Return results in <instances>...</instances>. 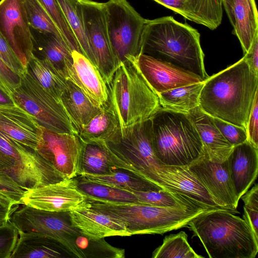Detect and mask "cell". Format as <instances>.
Instances as JSON below:
<instances>
[{
  "label": "cell",
  "instance_id": "obj_1",
  "mask_svg": "<svg viewBox=\"0 0 258 258\" xmlns=\"http://www.w3.org/2000/svg\"><path fill=\"white\" fill-rule=\"evenodd\" d=\"M257 94L258 74L250 68L243 56L205 81L199 107L213 118L246 129Z\"/></svg>",
  "mask_w": 258,
  "mask_h": 258
},
{
  "label": "cell",
  "instance_id": "obj_2",
  "mask_svg": "<svg viewBox=\"0 0 258 258\" xmlns=\"http://www.w3.org/2000/svg\"><path fill=\"white\" fill-rule=\"evenodd\" d=\"M142 54L169 62L205 80L209 77L205 69L200 34L172 16L146 19L142 37Z\"/></svg>",
  "mask_w": 258,
  "mask_h": 258
},
{
  "label": "cell",
  "instance_id": "obj_3",
  "mask_svg": "<svg viewBox=\"0 0 258 258\" xmlns=\"http://www.w3.org/2000/svg\"><path fill=\"white\" fill-rule=\"evenodd\" d=\"M226 209H216L193 219L188 224L210 258H254L257 238L246 221Z\"/></svg>",
  "mask_w": 258,
  "mask_h": 258
},
{
  "label": "cell",
  "instance_id": "obj_4",
  "mask_svg": "<svg viewBox=\"0 0 258 258\" xmlns=\"http://www.w3.org/2000/svg\"><path fill=\"white\" fill-rule=\"evenodd\" d=\"M91 207L122 222L131 234H162L187 227L191 220L215 210L204 206H153L141 204L112 203L87 198Z\"/></svg>",
  "mask_w": 258,
  "mask_h": 258
},
{
  "label": "cell",
  "instance_id": "obj_5",
  "mask_svg": "<svg viewBox=\"0 0 258 258\" xmlns=\"http://www.w3.org/2000/svg\"><path fill=\"white\" fill-rule=\"evenodd\" d=\"M151 119L153 148L160 165L188 167L204 156L202 141L187 114L161 107Z\"/></svg>",
  "mask_w": 258,
  "mask_h": 258
},
{
  "label": "cell",
  "instance_id": "obj_6",
  "mask_svg": "<svg viewBox=\"0 0 258 258\" xmlns=\"http://www.w3.org/2000/svg\"><path fill=\"white\" fill-rule=\"evenodd\" d=\"M107 86L120 130L150 119L161 107L157 94L130 61L120 63Z\"/></svg>",
  "mask_w": 258,
  "mask_h": 258
},
{
  "label": "cell",
  "instance_id": "obj_7",
  "mask_svg": "<svg viewBox=\"0 0 258 258\" xmlns=\"http://www.w3.org/2000/svg\"><path fill=\"white\" fill-rule=\"evenodd\" d=\"M104 144L115 167L128 170L149 181L160 166L153 148L151 118L120 129L111 142Z\"/></svg>",
  "mask_w": 258,
  "mask_h": 258
},
{
  "label": "cell",
  "instance_id": "obj_8",
  "mask_svg": "<svg viewBox=\"0 0 258 258\" xmlns=\"http://www.w3.org/2000/svg\"><path fill=\"white\" fill-rule=\"evenodd\" d=\"M12 98L16 105L32 115L42 127L78 135L61 103L40 85L28 69Z\"/></svg>",
  "mask_w": 258,
  "mask_h": 258
},
{
  "label": "cell",
  "instance_id": "obj_9",
  "mask_svg": "<svg viewBox=\"0 0 258 258\" xmlns=\"http://www.w3.org/2000/svg\"><path fill=\"white\" fill-rule=\"evenodd\" d=\"M109 37L120 63L142 54V37L146 19L126 1L105 3Z\"/></svg>",
  "mask_w": 258,
  "mask_h": 258
},
{
  "label": "cell",
  "instance_id": "obj_10",
  "mask_svg": "<svg viewBox=\"0 0 258 258\" xmlns=\"http://www.w3.org/2000/svg\"><path fill=\"white\" fill-rule=\"evenodd\" d=\"M78 8L95 66L108 85L119 64L109 37L105 3L78 0Z\"/></svg>",
  "mask_w": 258,
  "mask_h": 258
},
{
  "label": "cell",
  "instance_id": "obj_11",
  "mask_svg": "<svg viewBox=\"0 0 258 258\" xmlns=\"http://www.w3.org/2000/svg\"><path fill=\"white\" fill-rule=\"evenodd\" d=\"M0 150L13 161V165L6 172L25 190L65 179L36 150L1 131Z\"/></svg>",
  "mask_w": 258,
  "mask_h": 258
},
{
  "label": "cell",
  "instance_id": "obj_12",
  "mask_svg": "<svg viewBox=\"0 0 258 258\" xmlns=\"http://www.w3.org/2000/svg\"><path fill=\"white\" fill-rule=\"evenodd\" d=\"M23 205L10 218L18 231L34 232L52 238L74 257L70 240L79 231L72 225L69 212H50Z\"/></svg>",
  "mask_w": 258,
  "mask_h": 258
},
{
  "label": "cell",
  "instance_id": "obj_13",
  "mask_svg": "<svg viewBox=\"0 0 258 258\" xmlns=\"http://www.w3.org/2000/svg\"><path fill=\"white\" fill-rule=\"evenodd\" d=\"M82 142L75 134L53 132L43 127L36 151L64 179L79 175Z\"/></svg>",
  "mask_w": 258,
  "mask_h": 258
},
{
  "label": "cell",
  "instance_id": "obj_14",
  "mask_svg": "<svg viewBox=\"0 0 258 258\" xmlns=\"http://www.w3.org/2000/svg\"><path fill=\"white\" fill-rule=\"evenodd\" d=\"M30 28L22 0L0 1V32L26 69L34 54Z\"/></svg>",
  "mask_w": 258,
  "mask_h": 258
},
{
  "label": "cell",
  "instance_id": "obj_15",
  "mask_svg": "<svg viewBox=\"0 0 258 258\" xmlns=\"http://www.w3.org/2000/svg\"><path fill=\"white\" fill-rule=\"evenodd\" d=\"M190 172L207 189L221 208L233 213L237 210L238 199L231 179L228 160L212 161L205 155L188 167Z\"/></svg>",
  "mask_w": 258,
  "mask_h": 258
},
{
  "label": "cell",
  "instance_id": "obj_16",
  "mask_svg": "<svg viewBox=\"0 0 258 258\" xmlns=\"http://www.w3.org/2000/svg\"><path fill=\"white\" fill-rule=\"evenodd\" d=\"M86 200L73 178L25 190L21 205L50 212H70Z\"/></svg>",
  "mask_w": 258,
  "mask_h": 258
},
{
  "label": "cell",
  "instance_id": "obj_17",
  "mask_svg": "<svg viewBox=\"0 0 258 258\" xmlns=\"http://www.w3.org/2000/svg\"><path fill=\"white\" fill-rule=\"evenodd\" d=\"M128 61L157 94L205 81L196 74L145 54Z\"/></svg>",
  "mask_w": 258,
  "mask_h": 258
},
{
  "label": "cell",
  "instance_id": "obj_18",
  "mask_svg": "<svg viewBox=\"0 0 258 258\" xmlns=\"http://www.w3.org/2000/svg\"><path fill=\"white\" fill-rule=\"evenodd\" d=\"M149 181L162 188L165 187L180 194L202 206L224 209L215 202L188 167L160 165L152 174Z\"/></svg>",
  "mask_w": 258,
  "mask_h": 258
},
{
  "label": "cell",
  "instance_id": "obj_19",
  "mask_svg": "<svg viewBox=\"0 0 258 258\" xmlns=\"http://www.w3.org/2000/svg\"><path fill=\"white\" fill-rule=\"evenodd\" d=\"M0 131L20 144L36 150L43 127L27 111L15 104L0 107Z\"/></svg>",
  "mask_w": 258,
  "mask_h": 258
},
{
  "label": "cell",
  "instance_id": "obj_20",
  "mask_svg": "<svg viewBox=\"0 0 258 258\" xmlns=\"http://www.w3.org/2000/svg\"><path fill=\"white\" fill-rule=\"evenodd\" d=\"M69 214L72 225L87 236L95 238L131 236L122 222L95 209L87 201Z\"/></svg>",
  "mask_w": 258,
  "mask_h": 258
},
{
  "label": "cell",
  "instance_id": "obj_21",
  "mask_svg": "<svg viewBox=\"0 0 258 258\" xmlns=\"http://www.w3.org/2000/svg\"><path fill=\"white\" fill-rule=\"evenodd\" d=\"M72 67L67 80L78 87L96 106L102 108L109 102V91L97 68L81 52H72Z\"/></svg>",
  "mask_w": 258,
  "mask_h": 258
},
{
  "label": "cell",
  "instance_id": "obj_22",
  "mask_svg": "<svg viewBox=\"0 0 258 258\" xmlns=\"http://www.w3.org/2000/svg\"><path fill=\"white\" fill-rule=\"evenodd\" d=\"M227 160L235 191L239 200L257 177L258 148L246 141L234 146Z\"/></svg>",
  "mask_w": 258,
  "mask_h": 258
},
{
  "label": "cell",
  "instance_id": "obj_23",
  "mask_svg": "<svg viewBox=\"0 0 258 258\" xmlns=\"http://www.w3.org/2000/svg\"><path fill=\"white\" fill-rule=\"evenodd\" d=\"M187 114L199 135L205 155L212 161L222 162L226 160L234 146L224 137L212 117L205 113L199 106Z\"/></svg>",
  "mask_w": 258,
  "mask_h": 258
},
{
  "label": "cell",
  "instance_id": "obj_24",
  "mask_svg": "<svg viewBox=\"0 0 258 258\" xmlns=\"http://www.w3.org/2000/svg\"><path fill=\"white\" fill-rule=\"evenodd\" d=\"M154 1L184 18L211 30L216 29L222 22V0Z\"/></svg>",
  "mask_w": 258,
  "mask_h": 258
},
{
  "label": "cell",
  "instance_id": "obj_25",
  "mask_svg": "<svg viewBox=\"0 0 258 258\" xmlns=\"http://www.w3.org/2000/svg\"><path fill=\"white\" fill-rule=\"evenodd\" d=\"M11 258L73 257L60 243L46 235L19 231Z\"/></svg>",
  "mask_w": 258,
  "mask_h": 258
},
{
  "label": "cell",
  "instance_id": "obj_26",
  "mask_svg": "<svg viewBox=\"0 0 258 258\" xmlns=\"http://www.w3.org/2000/svg\"><path fill=\"white\" fill-rule=\"evenodd\" d=\"M35 31L32 33L33 53L36 51L39 58L49 60L67 80L73 64L72 50L62 39L49 33Z\"/></svg>",
  "mask_w": 258,
  "mask_h": 258
},
{
  "label": "cell",
  "instance_id": "obj_27",
  "mask_svg": "<svg viewBox=\"0 0 258 258\" xmlns=\"http://www.w3.org/2000/svg\"><path fill=\"white\" fill-rule=\"evenodd\" d=\"M60 101L78 132L102 109L92 103L78 87L68 80Z\"/></svg>",
  "mask_w": 258,
  "mask_h": 258
},
{
  "label": "cell",
  "instance_id": "obj_28",
  "mask_svg": "<svg viewBox=\"0 0 258 258\" xmlns=\"http://www.w3.org/2000/svg\"><path fill=\"white\" fill-rule=\"evenodd\" d=\"M119 131L118 120L108 102L80 128L78 136L83 142L107 143L112 141Z\"/></svg>",
  "mask_w": 258,
  "mask_h": 258
},
{
  "label": "cell",
  "instance_id": "obj_29",
  "mask_svg": "<svg viewBox=\"0 0 258 258\" xmlns=\"http://www.w3.org/2000/svg\"><path fill=\"white\" fill-rule=\"evenodd\" d=\"M232 33L241 44L244 54L249 50L258 34V14L255 0H233Z\"/></svg>",
  "mask_w": 258,
  "mask_h": 258
},
{
  "label": "cell",
  "instance_id": "obj_30",
  "mask_svg": "<svg viewBox=\"0 0 258 258\" xmlns=\"http://www.w3.org/2000/svg\"><path fill=\"white\" fill-rule=\"evenodd\" d=\"M84 178L132 192L158 190L163 188L128 170L114 167L103 174H85Z\"/></svg>",
  "mask_w": 258,
  "mask_h": 258
},
{
  "label": "cell",
  "instance_id": "obj_31",
  "mask_svg": "<svg viewBox=\"0 0 258 258\" xmlns=\"http://www.w3.org/2000/svg\"><path fill=\"white\" fill-rule=\"evenodd\" d=\"M204 82L184 86L157 94L161 107L176 112L188 114L199 106Z\"/></svg>",
  "mask_w": 258,
  "mask_h": 258
},
{
  "label": "cell",
  "instance_id": "obj_32",
  "mask_svg": "<svg viewBox=\"0 0 258 258\" xmlns=\"http://www.w3.org/2000/svg\"><path fill=\"white\" fill-rule=\"evenodd\" d=\"M27 69L40 85L60 102L61 95L67 86V80L50 61L34 54Z\"/></svg>",
  "mask_w": 258,
  "mask_h": 258
},
{
  "label": "cell",
  "instance_id": "obj_33",
  "mask_svg": "<svg viewBox=\"0 0 258 258\" xmlns=\"http://www.w3.org/2000/svg\"><path fill=\"white\" fill-rule=\"evenodd\" d=\"M77 258H124V249L113 246L104 238L87 236L80 231L71 239Z\"/></svg>",
  "mask_w": 258,
  "mask_h": 258
},
{
  "label": "cell",
  "instance_id": "obj_34",
  "mask_svg": "<svg viewBox=\"0 0 258 258\" xmlns=\"http://www.w3.org/2000/svg\"><path fill=\"white\" fill-rule=\"evenodd\" d=\"M114 167L104 143L82 142L78 175L103 174Z\"/></svg>",
  "mask_w": 258,
  "mask_h": 258
},
{
  "label": "cell",
  "instance_id": "obj_35",
  "mask_svg": "<svg viewBox=\"0 0 258 258\" xmlns=\"http://www.w3.org/2000/svg\"><path fill=\"white\" fill-rule=\"evenodd\" d=\"M76 185L87 198L112 203L140 204L137 197L132 192L110 185L87 180L78 176L75 177Z\"/></svg>",
  "mask_w": 258,
  "mask_h": 258
},
{
  "label": "cell",
  "instance_id": "obj_36",
  "mask_svg": "<svg viewBox=\"0 0 258 258\" xmlns=\"http://www.w3.org/2000/svg\"><path fill=\"white\" fill-rule=\"evenodd\" d=\"M184 231L166 236L163 243L153 252L152 258H204L190 246Z\"/></svg>",
  "mask_w": 258,
  "mask_h": 258
},
{
  "label": "cell",
  "instance_id": "obj_37",
  "mask_svg": "<svg viewBox=\"0 0 258 258\" xmlns=\"http://www.w3.org/2000/svg\"><path fill=\"white\" fill-rule=\"evenodd\" d=\"M69 26L74 34L82 53L95 66L93 55L85 34L78 8V0H57Z\"/></svg>",
  "mask_w": 258,
  "mask_h": 258
},
{
  "label": "cell",
  "instance_id": "obj_38",
  "mask_svg": "<svg viewBox=\"0 0 258 258\" xmlns=\"http://www.w3.org/2000/svg\"><path fill=\"white\" fill-rule=\"evenodd\" d=\"M22 1L31 28L39 32L52 34L63 40L58 28L39 0Z\"/></svg>",
  "mask_w": 258,
  "mask_h": 258
},
{
  "label": "cell",
  "instance_id": "obj_39",
  "mask_svg": "<svg viewBox=\"0 0 258 258\" xmlns=\"http://www.w3.org/2000/svg\"><path fill=\"white\" fill-rule=\"evenodd\" d=\"M59 30L63 40L73 51L82 53L79 45L69 26L57 0H39Z\"/></svg>",
  "mask_w": 258,
  "mask_h": 258
},
{
  "label": "cell",
  "instance_id": "obj_40",
  "mask_svg": "<svg viewBox=\"0 0 258 258\" xmlns=\"http://www.w3.org/2000/svg\"><path fill=\"white\" fill-rule=\"evenodd\" d=\"M240 199L244 203L243 218L258 238V185L255 183Z\"/></svg>",
  "mask_w": 258,
  "mask_h": 258
},
{
  "label": "cell",
  "instance_id": "obj_41",
  "mask_svg": "<svg viewBox=\"0 0 258 258\" xmlns=\"http://www.w3.org/2000/svg\"><path fill=\"white\" fill-rule=\"evenodd\" d=\"M213 120L227 141L234 147L247 141L246 129L216 118Z\"/></svg>",
  "mask_w": 258,
  "mask_h": 258
},
{
  "label": "cell",
  "instance_id": "obj_42",
  "mask_svg": "<svg viewBox=\"0 0 258 258\" xmlns=\"http://www.w3.org/2000/svg\"><path fill=\"white\" fill-rule=\"evenodd\" d=\"M18 236V230L10 221L0 227V258H11Z\"/></svg>",
  "mask_w": 258,
  "mask_h": 258
},
{
  "label": "cell",
  "instance_id": "obj_43",
  "mask_svg": "<svg viewBox=\"0 0 258 258\" xmlns=\"http://www.w3.org/2000/svg\"><path fill=\"white\" fill-rule=\"evenodd\" d=\"M0 58L11 70L21 76L27 71L1 32Z\"/></svg>",
  "mask_w": 258,
  "mask_h": 258
},
{
  "label": "cell",
  "instance_id": "obj_44",
  "mask_svg": "<svg viewBox=\"0 0 258 258\" xmlns=\"http://www.w3.org/2000/svg\"><path fill=\"white\" fill-rule=\"evenodd\" d=\"M21 77L0 58V89L12 99V93L21 84Z\"/></svg>",
  "mask_w": 258,
  "mask_h": 258
},
{
  "label": "cell",
  "instance_id": "obj_45",
  "mask_svg": "<svg viewBox=\"0 0 258 258\" xmlns=\"http://www.w3.org/2000/svg\"><path fill=\"white\" fill-rule=\"evenodd\" d=\"M0 191L8 194L21 205V199L25 190L3 170H0Z\"/></svg>",
  "mask_w": 258,
  "mask_h": 258
},
{
  "label": "cell",
  "instance_id": "obj_46",
  "mask_svg": "<svg viewBox=\"0 0 258 258\" xmlns=\"http://www.w3.org/2000/svg\"><path fill=\"white\" fill-rule=\"evenodd\" d=\"M247 141L258 148V94L255 97L248 120Z\"/></svg>",
  "mask_w": 258,
  "mask_h": 258
},
{
  "label": "cell",
  "instance_id": "obj_47",
  "mask_svg": "<svg viewBox=\"0 0 258 258\" xmlns=\"http://www.w3.org/2000/svg\"><path fill=\"white\" fill-rule=\"evenodd\" d=\"M244 57L250 68L258 74V34L256 35L249 50L244 54Z\"/></svg>",
  "mask_w": 258,
  "mask_h": 258
},
{
  "label": "cell",
  "instance_id": "obj_48",
  "mask_svg": "<svg viewBox=\"0 0 258 258\" xmlns=\"http://www.w3.org/2000/svg\"><path fill=\"white\" fill-rule=\"evenodd\" d=\"M18 205L14 208H10L0 205V227L9 222L11 215L18 207Z\"/></svg>",
  "mask_w": 258,
  "mask_h": 258
},
{
  "label": "cell",
  "instance_id": "obj_49",
  "mask_svg": "<svg viewBox=\"0 0 258 258\" xmlns=\"http://www.w3.org/2000/svg\"><path fill=\"white\" fill-rule=\"evenodd\" d=\"M0 205L10 208L20 205L19 202L8 194L0 191Z\"/></svg>",
  "mask_w": 258,
  "mask_h": 258
},
{
  "label": "cell",
  "instance_id": "obj_50",
  "mask_svg": "<svg viewBox=\"0 0 258 258\" xmlns=\"http://www.w3.org/2000/svg\"><path fill=\"white\" fill-rule=\"evenodd\" d=\"M13 165L12 159L0 150V170H8Z\"/></svg>",
  "mask_w": 258,
  "mask_h": 258
},
{
  "label": "cell",
  "instance_id": "obj_51",
  "mask_svg": "<svg viewBox=\"0 0 258 258\" xmlns=\"http://www.w3.org/2000/svg\"><path fill=\"white\" fill-rule=\"evenodd\" d=\"M222 5L224 6L229 20L232 26L234 25V20L233 13V0H222Z\"/></svg>",
  "mask_w": 258,
  "mask_h": 258
},
{
  "label": "cell",
  "instance_id": "obj_52",
  "mask_svg": "<svg viewBox=\"0 0 258 258\" xmlns=\"http://www.w3.org/2000/svg\"><path fill=\"white\" fill-rule=\"evenodd\" d=\"M15 104L13 99L0 89V107L12 106Z\"/></svg>",
  "mask_w": 258,
  "mask_h": 258
},
{
  "label": "cell",
  "instance_id": "obj_53",
  "mask_svg": "<svg viewBox=\"0 0 258 258\" xmlns=\"http://www.w3.org/2000/svg\"><path fill=\"white\" fill-rule=\"evenodd\" d=\"M110 1H114V2H121V1H126V0H110Z\"/></svg>",
  "mask_w": 258,
  "mask_h": 258
}]
</instances>
